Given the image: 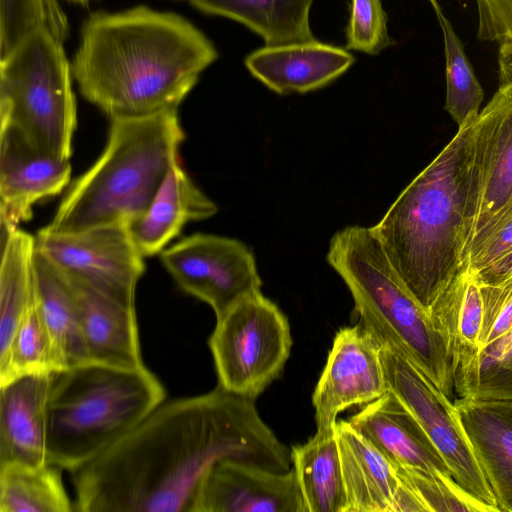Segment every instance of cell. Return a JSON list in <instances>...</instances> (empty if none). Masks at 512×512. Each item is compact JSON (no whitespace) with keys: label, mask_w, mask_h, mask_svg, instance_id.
Returning <instances> with one entry per match:
<instances>
[{"label":"cell","mask_w":512,"mask_h":512,"mask_svg":"<svg viewBox=\"0 0 512 512\" xmlns=\"http://www.w3.org/2000/svg\"><path fill=\"white\" fill-rule=\"evenodd\" d=\"M428 1L432 4V6H433V8H434V10H435V11H437V10H439V9H440V7H439V4H438L437 0H428Z\"/></svg>","instance_id":"60d3db41"},{"label":"cell","mask_w":512,"mask_h":512,"mask_svg":"<svg viewBox=\"0 0 512 512\" xmlns=\"http://www.w3.org/2000/svg\"><path fill=\"white\" fill-rule=\"evenodd\" d=\"M290 451L306 512H347L335 428L316 430L306 443Z\"/></svg>","instance_id":"484cf974"},{"label":"cell","mask_w":512,"mask_h":512,"mask_svg":"<svg viewBox=\"0 0 512 512\" xmlns=\"http://www.w3.org/2000/svg\"><path fill=\"white\" fill-rule=\"evenodd\" d=\"M192 512H306L294 469L274 472L224 459L199 486Z\"/></svg>","instance_id":"4fadbf2b"},{"label":"cell","mask_w":512,"mask_h":512,"mask_svg":"<svg viewBox=\"0 0 512 512\" xmlns=\"http://www.w3.org/2000/svg\"><path fill=\"white\" fill-rule=\"evenodd\" d=\"M286 315L261 291L216 318L208 340L218 385L255 400L283 372L292 348Z\"/></svg>","instance_id":"ba28073f"},{"label":"cell","mask_w":512,"mask_h":512,"mask_svg":"<svg viewBox=\"0 0 512 512\" xmlns=\"http://www.w3.org/2000/svg\"><path fill=\"white\" fill-rule=\"evenodd\" d=\"M353 62L347 50L316 39L265 45L245 59L249 72L278 94L321 88L342 75Z\"/></svg>","instance_id":"d6986e66"},{"label":"cell","mask_w":512,"mask_h":512,"mask_svg":"<svg viewBox=\"0 0 512 512\" xmlns=\"http://www.w3.org/2000/svg\"><path fill=\"white\" fill-rule=\"evenodd\" d=\"M165 401L146 366L87 362L51 373L47 402L49 464L72 471L115 444Z\"/></svg>","instance_id":"5b68a950"},{"label":"cell","mask_w":512,"mask_h":512,"mask_svg":"<svg viewBox=\"0 0 512 512\" xmlns=\"http://www.w3.org/2000/svg\"><path fill=\"white\" fill-rule=\"evenodd\" d=\"M393 467L399 481L416 495L426 512H492L451 475L412 466Z\"/></svg>","instance_id":"d6a6232c"},{"label":"cell","mask_w":512,"mask_h":512,"mask_svg":"<svg viewBox=\"0 0 512 512\" xmlns=\"http://www.w3.org/2000/svg\"><path fill=\"white\" fill-rule=\"evenodd\" d=\"M230 459L290 470L291 451L260 417L254 400L217 384L164 401L115 444L70 471L77 512H192L201 481Z\"/></svg>","instance_id":"6da1fadb"},{"label":"cell","mask_w":512,"mask_h":512,"mask_svg":"<svg viewBox=\"0 0 512 512\" xmlns=\"http://www.w3.org/2000/svg\"><path fill=\"white\" fill-rule=\"evenodd\" d=\"M458 397L512 398V332L454 373Z\"/></svg>","instance_id":"4dcf8cb0"},{"label":"cell","mask_w":512,"mask_h":512,"mask_svg":"<svg viewBox=\"0 0 512 512\" xmlns=\"http://www.w3.org/2000/svg\"><path fill=\"white\" fill-rule=\"evenodd\" d=\"M72 80L63 40L46 26L32 31L1 57L0 126L42 153L70 159L77 125Z\"/></svg>","instance_id":"52a82bcc"},{"label":"cell","mask_w":512,"mask_h":512,"mask_svg":"<svg viewBox=\"0 0 512 512\" xmlns=\"http://www.w3.org/2000/svg\"><path fill=\"white\" fill-rule=\"evenodd\" d=\"M189 1H192V0H189Z\"/></svg>","instance_id":"b9f144b4"},{"label":"cell","mask_w":512,"mask_h":512,"mask_svg":"<svg viewBox=\"0 0 512 512\" xmlns=\"http://www.w3.org/2000/svg\"><path fill=\"white\" fill-rule=\"evenodd\" d=\"M177 109L110 118L107 144L69 187L52 221L53 233L102 225L129 227L149 208L184 140Z\"/></svg>","instance_id":"277c9868"},{"label":"cell","mask_w":512,"mask_h":512,"mask_svg":"<svg viewBox=\"0 0 512 512\" xmlns=\"http://www.w3.org/2000/svg\"><path fill=\"white\" fill-rule=\"evenodd\" d=\"M160 260L176 284L207 303L216 318L261 291L253 252L234 238L195 233L165 248Z\"/></svg>","instance_id":"8fae6325"},{"label":"cell","mask_w":512,"mask_h":512,"mask_svg":"<svg viewBox=\"0 0 512 512\" xmlns=\"http://www.w3.org/2000/svg\"><path fill=\"white\" fill-rule=\"evenodd\" d=\"M388 391L381 347L361 323L341 328L312 395L317 430L334 429L344 410Z\"/></svg>","instance_id":"7c38bea8"},{"label":"cell","mask_w":512,"mask_h":512,"mask_svg":"<svg viewBox=\"0 0 512 512\" xmlns=\"http://www.w3.org/2000/svg\"><path fill=\"white\" fill-rule=\"evenodd\" d=\"M217 57L188 19L140 5L91 13L71 70L82 96L110 118L142 116L177 109Z\"/></svg>","instance_id":"7a4b0ae2"},{"label":"cell","mask_w":512,"mask_h":512,"mask_svg":"<svg viewBox=\"0 0 512 512\" xmlns=\"http://www.w3.org/2000/svg\"><path fill=\"white\" fill-rule=\"evenodd\" d=\"M63 275L77 303L88 361L128 369L144 367L135 306L124 304L79 278Z\"/></svg>","instance_id":"2e32d148"},{"label":"cell","mask_w":512,"mask_h":512,"mask_svg":"<svg viewBox=\"0 0 512 512\" xmlns=\"http://www.w3.org/2000/svg\"><path fill=\"white\" fill-rule=\"evenodd\" d=\"M62 470L53 464L0 466V512L74 511Z\"/></svg>","instance_id":"83f0119b"},{"label":"cell","mask_w":512,"mask_h":512,"mask_svg":"<svg viewBox=\"0 0 512 512\" xmlns=\"http://www.w3.org/2000/svg\"><path fill=\"white\" fill-rule=\"evenodd\" d=\"M35 249L61 272L135 306L145 257L127 226L102 225L73 233H53L42 228L35 236Z\"/></svg>","instance_id":"30bf717a"},{"label":"cell","mask_w":512,"mask_h":512,"mask_svg":"<svg viewBox=\"0 0 512 512\" xmlns=\"http://www.w3.org/2000/svg\"><path fill=\"white\" fill-rule=\"evenodd\" d=\"M480 291L483 306L481 351L512 332V277L498 284L480 285Z\"/></svg>","instance_id":"e575fe53"},{"label":"cell","mask_w":512,"mask_h":512,"mask_svg":"<svg viewBox=\"0 0 512 512\" xmlns=\"http://www.w3.org/2000/svg\"><path fill=\"white\" fill-rule=\"evenodd\" d=\"M42 26L65 40L68 24L56 0H0V56Z\"/></svg>","instance_id":"1f68e13d"},{"label":"cell","mask_w":512,"mask_h":512,"mask_svg":"<svg viewBox=\"0 0 512 512\" xmlns=\"http://www.w3.org/2000/svg\"><path fill=\"white\" fill-rule=\"evenodd\" d=\"M34 251L35 236L18 228L1 243L0 361L35 301Z\"/></svg>","instance_id":"4316f807"},{"label":"cell","mask_w":512,"mask_h":512,"mask_svg":"<svg viewBox=\"0 0 512 512\" xmlns=\"http://www.w3.org/2000/svg\"><path fill=\"white\" fill-rule=\"evenodd\" d=\"M469 117L371 227L400 280L427 311L467 261L477 212Z\"/></svg>","instance_id":"3957f363"},{"label":"cell","mask_w":512,"mask_h":512,"mask_svg":"<svg viewBox=\"0 0 512 512\" xmlns=\"http://www.w3.org/2000/svg\"><path fill=\"white\" fill-rule=\"evenodd\" d=\"M347 420L393 466H412L451 475L437 447L390 390Z\"/></svg>","instance_id":"ffe728a7"},{"label":"cell","mask_w":512,"mask_h":512,"mask_svg":"<svg viewBox=\"0 0 512 512\" xmlns=\"http://www.w3.org/2000/svg\"><path fill=\"white\" fill-rule=\"evenodd\" d=\"M475 272V271H474ZM476 273L480 285H494L512 277V247L496 261Z\"/></svg>","instance_id":"74e56055"},{"label":"cell","mask_w":512,"mask_h":512,"mask_svg":"<svg viewBox=\"0 0 512 512\" xmlns=\"http://www.w3.org/2000/svg\"><path fill=\"white\" fill-rule=\"evenodd\" d=\"M327 262L345 282L360 323L379 345L406 356L451 398L454 369L446 341L400 280L371 227L336 232Z\"/></svg>","instance_id":"8992f818"},{"label":"cell","mask_w":512,"mask_h":512,"mask_svg":"<svg viewBox=\"0 0 512 512\" xmlns=\"http://www.w3.org/2000/svg\"><path fill=\"white\" fill-rule=\"evenodd\" d=\"M472 153L478 193L473 239L512 203V85L499 87L479 112Z\"/></svg>","instance_id":"5bb4252c"},{"label":"cell","mask_w":512,"mask_h":512,"mask_svg":"<svg viewBox=\"0 0 512 512\" xmlns=\"http://www.w3.org/2000/svg\"><path fill=\"white\" fill-rule=\"evenodd\" d=\"M68 1H71V2H74V3H77V4H80V5H87L90 3V1L92 0H68Z\"/></svg>","instance_id":"ab89813d"},{"label":"cell","mask_w":512,"mask_h":512,"mask_svg":"<svg viewBox=\"0 0 512 512\" xmlns=\"http://www.w3.org/2000/svg\"><path fill=\"white\" fill-rule=\"evenodd\" d=\"M479 40L512 43V0H475Z\"/></svg>","instance_id":"8d00e7d4"},{"label":"cell","mask_w":512,"mask_h":512,"mask_svg":"<svg viewBox=\"0 0 512 512\" xmlns=\"http://www.w3.org/2000/svg\"><path fill=\"white\" fill-rule=\"evenodd\" d=\"M33 269L36 305L50 334L61 370L89 362L77 303L68 280L36 249Z\"/></svg>","instance_id":"cb8c5ba5"},{"label":"cell","mask_w":512,"mask_h":512,"mask_svg":"<svg viewBox=\"0 0 512 512\" xmlns=\"http://www.w3.org/2000/svg\"><path fill=\"white\" fill-rule=\"evenodd\" d=\"M380 347L388 390L416 418L441 453L453 479L492 512H499L454 402L406 356L391 347Z\"/></svg>","instance_id":"9c48e42d"},{"label":"cell","mask_w":512,"mask_h":512,"mask_svg":"<svg viewBox=\"0 0 512 512\" xmlns=\"http://www.w3.org/2000/svg\"><path fill=\"white\" fill-rule=\"evenodd\" d=\"M428 312L446 341L454 373L465 368L479 354L483 321L480 285L468 260Z\"/></svg>","instance_id":"603a6c76"},{"label":"cell","mask_w":512,"mask_h":512,"mask_svg":"<svg viewBox=\"0 0 512 512\" xmlns=\"http://www.w3.org/2000/svg\"><path fill=\"white\" fill-rule=\"evenodd\" d=\"M347 512H394L399 479L393 465L348 420L336 423Z\"/></svg>","instance_id":"7402d4cb"},{"label":"cell","mask_w":512,"mask_h":512,"mask_svg":"<svg viewBox=\"0 0 512 512\" xmlns=\"http://www.w3.org/2000/svg\"><path fill=\"white\" fill-rule=\"evenodd\" d=\"M435 12L444 38L445 110L460 127L469 117L479 114L484 92L450 21L443 15L441 9Z\"/></svg>","instance_id":"f546056e"},{"label":"cell","mask_w":512,"mask_h":512,"mask_svg":"<svg viewBox=\"0 0 512 512\" xmlns=\"http://www.w3.org/2000/svg\"><path fill=\"white\" fill-rule=\"evenodd\" d=\"M216 204L189 177L178 159L146 212L128 228L144 257L161 253L191 221L217 213Z\"/></svg>","instance_id":"44dd1931"},{"label":"cell","mask_w":512,"mask_h":512,"mask_svg":"<svg viewBox=\"0 0 512 512\" xmlns=\"http://www.w3.org/2000/svg\"><path fill=\"white\" fill-rule=\"evenodd\" d=\"M61 370L53 342L35 301L18 326L0 361V385L18 377Z\"/></svg>","instance_id":"f1b7e54d"},{"label":"cell","mask_w":512,"mask_h":512,"mask_svg":"<svg viewBox=\"0 0 512 512\" xmlns=\"http://www.w3.org/2000/svg\"><path fill=\"white\" fill-rule=\"evenodd\" d=\"M499 87L512 85V43H502L499 47Z\"/></svg>","instance_id":"f35d334b"},{"label":"cell","mask_w":512,"mask_h":512,"mask_svg":"<svg viewBox=\"0 0 512 512\" xmlns=\"http://www.w3.org/2000/svg\"><path fill=\"white\" fill-rule=\"evenodd\" d=\"M69 159L33 148L20 133L0 126V214L11 227L32 217L39 200L60 194L71 179Z\"/></svg>","instance_id":"9a60e30c"},{"label":"cell","mask_w":512,"mask_h":512,"mask_svg":"<svg viewBox=\"0 0 512 512\" xmlns=\"http://www.w3.org/2000/svg\"><path fill=\"white\" fill-rule=\"evenodd\" d=\"M198 10L237 21L265 45H280L315 39L310 28L314 0H192Z\"/></svg>","instance_id":"d4e9b609"},{"label":"cell","mask_w":512,"mask_h":512,"mask_svg":"<svg viewBox=\"0 0 512 512\" xmlns=\"http://www.w3.org/2000/svg\"><path fill=\"white\" fill-rule=\"evenodd\" d=\"M512 247V203L481 229L467 249L470 268L478 272Z\"/></svg>","instance_id":"d590c367"},{"label":"cell","mask_w":512,"mask_h":512,"mask_svg":"<svg viewBox=\"0 0 512 512\" xmlns=\"http://www.w3.org/2000/svg\"><path fill=\"white\" fill-rule=\"evenodd\" d=\"M387 20L381 0H350L346 48L377 55L391 46Z\"/></svg>","instance_id":"836d02e7"},{"label":"cell","mask_w":512,"mask_h":512,"mask_svg":"<svg viewBox=\"0 0 512 512\" xmlns=\"http://www.w3.org/2000/svg\"><path fill=\"white\" fill-rule=\"evenodd\" d=\"M454 404L499 512H512V398L465 396Z\"/></svg>","instance_id":"ac0fdd59"},{"label":"cell","mask_w":512,"mask_h":512,"mask_svg":"<svg viewBox=\"0 0 512 512\" xmlns=\"http://www.w3.org/2000/svg\"><path fill=\"white\" fill-rule=\"evenodd\" d=\"M51 373L18 377L0 385V466L49 464L47 402Z\"/></svg>","instance_id":"e0dca14e"}]
</instances>
